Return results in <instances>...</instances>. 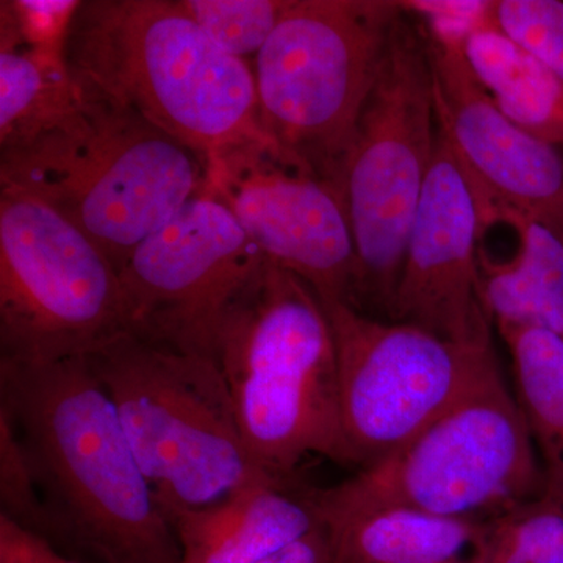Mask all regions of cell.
I'll return each mask as SVG.
<instances>
[{"label":"cell","mask_w":563,"mask_h":563,"mask_svg":"<svg viewBox=\"0 0 563 563\" xmlns=\"http://www.w3.org/2000/svg\"><path fill=\"white\" fill-rule=\"evenodd\" d=\"M0 412L31 462L51 544L98 563H180L172 526L87 357L0 358Z\"/></svg>","instance_id":"obj_1"},{"label":"cell","mask_w":563,"mask_h":563,"mask_svg":"<svg viewBox=\"0 0 563 563\" xmlns=\"http://www.w3.org/2000/svg\"><path fill=\"white\" fill-rule=\"evenodd\" d=\"M213 361L254 461L296 481L307 457L355 466L340 415L335 343L320 296L265 258L229 307Z\"/></svg>","instance_id":"obj_2"},{"label":"cell","mask_w":563,"mask_h":563,"mask_svg":"<svg viewBox=\"0 0 563 563\" xmlns=\"http://www.w3.org/2000/svg\"><path fill=\"white\" fill-rule=\"evenodd\" d=\"M70 73L203 161L258 122L251 63L228 54L180 0H81L66 43Z\"/></svg>","instance_id":"obj_3"},{"label":"cell","mask_w":563,"mask_h":563,"mask_svg":"<svg viewBox=\"0 0 563 563\" xmlns=\"http://www.w3.org/2000/svg\"><path fill=\"white\" fill-rule=\"evenodd\" d=\"M81 87L80 102L49 131L0 154V184L57 210L120 273L144 240L206 191V161Z\"/></svg>","instance_id":"obj_4"},{"label":"cell","mask_w":563,"mask_h":563,"mask_svg":"<svg viewBox=\"0 0 563 563\" xmlns=\"http://www.w3.org/2000/svg\"><path fill=\"white\" fill-rule=\"evenodd\" d=\"M87 361L161 510L207 506L246 485L280 479L252 457L211 358L124 332Z\"/></svg>","instance_id":"obj_5"},{"label":"cell","mask_w":563,"mask_h":563,"mask_svg":"<svg viewBox=\"0 0 563 563\" xmlns=\"http://www.w3.org/2000/svg\"><path fill=\"white\" fill-rule=\"evenodd\" d=\"M437 135L428 40L422 25L402 9L358 118L340 184L357 263L352 307L372 317H390Z\"/></svg>","instance_id":"obj_6"},{"label":"cell","mask_w":563,"mask_h":563,"mask_svg":"<svg viewBox=\"0 0 563 563\" xmlns=\"http://www.w3.org/2000/svg\"><path fill=\"white\" fill-rule=\"evenodd\" d=\"M401 13L393 0H291L252 62L258 122L288 161L340 187Z\"/></svg>","instance_id":"obj_7"},{"label":"cell","mask_w":563,"mask_h":563,"mask_svg":"<svg viewBox=\"0 0 563 563\" xmlns=\"http://www.w3.org/2000/svg\"><path fill=\"white\" fill-rule=\"evenodd\" d=\"M129 332L120 273L31 192L0 184V358L88 357Z\"/></svg>","instance_id":"obj_8"},{"label":"cell","mask_w":563,"mask_h":563,"mask_svg":"<svg viewBox=\"0 0 563 563\" xmlns=\"http://www.w3.org/2000/svg\"><path fill=\"white\" fill-rule=\"evenodd\" d=\"M332 488L350 498L485 521L543 496L544 476L498 366L412 442Z\"/></svg>","instance_id":"obj_9"},{"label":"cell","mask_w":563,"mask_h":563,"mask_svg":"<svg viewBox=\"0 0 563 563\" xmlns=\"http://www.w3.org/2000/svg\"><path fill=\"white\" fill-rule=\"evenodd\" d=\"M321 302L335 343L343 432L361 470L412 442L499 366L493 346L448 342L350 303Z\"/></svg>","instance_id":"obj_10"},{"label":"cell","mask_w":563,"mask_h":563,"mask_svg":"<svg viewBox=\"0 0 563 563\" xmlns=\"http://www.w3.org/2000/svg\"><path fill=\"white\" fill-rule=\"evenodd\" d=\"M263 261L232 211L201 192L122 266L129 332L213 361L221 322Z\"/></svg>","instance_id":"obj_11"},{"label":"cell","mask_w":563,"mask_h":563,"mask_svg":"<svg viewBox=\"0 0 563 563\" xmlns=\"http://www.w3.org/2000/svg\"><path fill=\"white\" fill-rule=\"evenodd\" d=\"M206 190L251 242L324 301L354 302V240L342 188L288 161L268 136L244 139L206 158Z\"/></svg>","instance_id":"obj_12"},{"label":"cell","mask_w":563,"mask_h":563,"mask_svg":"<svg viewBox=\"0 0 563 563\" xmlns=\"http://www.w3.org/2000/svg\"><path fill=\"white\" fill-rule=\"evenodd\" d=\"M424 33L437 120L472 187L479 220L515 211L563 236V150L518 128L496 107L470 69L462 43Z\"/></svg>","instance_id":"obj_13"},{"label":"cell","mask_w":563,"mask_h":563,"mask_svg":"<svg viewBox=\"0 0 563 563\" xmlns=\"http://www.w3.org/2000/svg\"><path fill=\"white\" fill-rule=\"evenodd\" d=\"M388 320L448 342L493 346L479 269V213L440 125Z\"/></svg>","instance_id":"obj_14"},{"label":"cell","mask_w":563,"mask_h":563,"mask_svg":"<svg viewBox=\"0 0 563 563\" xmlns=\"http://www.w3.org/2000/svg\"><path fill=\"white\" fill-rule=\"evenodd\" d=\"M180 563H258L321 525L310 488L266 479L201 507L162 509Z\"/></svg>","instance_id":"obj_15"},{"label":"cell","mask_w":563,"mask_h":563,"mask_svg":"<svg viewBox=\"0 0 563 563\" xmlns=\"http://www.w3.org/2000/svg\"><path fill=\"white\" fill-rule=\"evenodd\" d=\"M336 563H461L484 521L440 517L404 504L310 488Z\"/></svg>","instance_id":"obj_16"},{"label":"cell","mask_w":563,"mask_h":563,"mask_svg":"<svg viewBox=\"0 0 563 563\" xmlns=\"http://www.w3.org/2000/svg\"><path fill=\"white\" fill-rule=\"evenodd\" d=\"M509 222L517 250L496 261L479 250L485 306L498 328H536L563 336V236L515 211H495L481 220Z\"/></svg>","instance_id":"obj_17"},{"label":"cell","mask_w":563,"mask_h":563,"mask_svg":"<svg viewBox=\"0 0 563 563\" xmlns=\"http://www.w3.org/2000/svg\"><path fill=\"white\" fill-rule=\"evenodd\" d=\"M470 69L514 124L563 150V81L504 35L485 25L462 44Z\"/></svg>","instance_id":"obj_18"},{"label":"cell","mask_w":563,"mask_h":563,"mask_svg":"<svg viewBox=\"0 0 563 563\" xmlns=\"http://www.w3.org/2000/svg\"><path fill=\"white\" fill-rule=\"evenodd\" d=\"M81 96L66 55L33 51L0 25V154L49 131Z\"/></svg>","instance_id":"obj_19"},{"label":"cell","mask_w":563,"mask_h":563,"mask_svg":"<svg viewBox=\"0 0 563 563\" xmlns=\"http://www.w3.org/2000/svg\"><path fill=\"white\" fill-rule=\"evenodd\" d=\"M512 355L517 401L540 455L544 493L563 504V336L498 328Z\"/></svg>","instance_id":"obj_20"},{"label":"cell","mask_w":563,"mask_h":563,"mask_svg":"<svg viewBox=\"0 0 563 563\" xmlns=\"http://www.w3.org/2000/svg\"><path fill=\"white\" fill-rule=\"evenodd\" d=\"M472 563H563V504L544 493L485 520Z\"/></svg>","instance_id":"obj_21"},{"label":"cell","mask_w":563,"mask_h":563,"mask_svg":"<svg viewBox=\"0 0 563 563\" xmlns=\"http://www.w3.org/2000/svg\"><path fill=\"white\" fill-rule=\"evenodd\" d=\"M214 43L251 63L265 46L291 0H180Z\"/></svg>","instance_id":"obj_22"},{"label":"cell","mask_w":563,"mask_h":563,"mask_svg":"<svg viewBox=\"0 0 563 563\" xmlns=\"http://www.w3.org/2000/svg\"><path fill=\"white\" fill-rule=\"evenodd\" d=\"M0 517L51 543L49 514L13 424L0 412Z\"/></svg>","instance_id":"obj_23"},{"label":"cell","mask_w":563,"mask_h":563,"mask_svg":"<svg viewBox=\"0 0 563 563\" xmlns=\"http://www.w3.org/2000/svg\"><path fill=\"white\" fill-rule=\"evenodd\" d=\"M493 24L563 81L562 0H496Z\"/></svg>","instance_id":"obj_24"},{"label":"cell","mask_w":563,"mask_h":563,"mask_svg":"<svg viewBox=\"0 0 563 563\" xmlns=\"http://www.w3.org/2000/svg\"><path fill=\"white\" fill-rule=\"evenodd\" d=\"M80 0H2L0 25L33 51L65 55Z\"/></svg>","instance_id":"obj_25"},{"label":"cell","mask_w":563,"mask_h":563,"mask_svg":"<svg viewBox=\"0 0 563 563\" xmlns=\"http://www.w3.org/2000/svg\"><path fill=\"white\" fill-rule=\"evenodd\" d=\"M0 563H85L0 517Z\"/></svg>","instance_id":"obj_26"},{"label":"cell","mask_w":563,"mask_h":563,"mask_svg":"<svg viewBox=\"0 0 563 563\" xmlns=\"http://www.w3.org/2000/svg\"><path fill=\"white\" fill-rule=\"evenodd\" d=\"M258 563H336L324 525Z\"/></svg>","instance_id":"obj_27"}]
</instances>
